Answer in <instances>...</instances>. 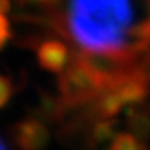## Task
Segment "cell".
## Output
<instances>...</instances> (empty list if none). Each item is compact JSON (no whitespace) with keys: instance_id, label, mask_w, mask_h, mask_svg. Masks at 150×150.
<instances>
[{"instance_id":"cell-1","label":"cell","mask_w":150,"mask_h":150,"mask_svg":"<svg viewBox=\"0 0 150 150\" xmlns=\"http://www.w3.org/2000/svg\"><path fill=\"white\" fill-rule=\"evenodd\" d=\"M54 26L78 50V56L104 59L134 70L141 54L150 56V2L53 3Z\"/></svg>"},{"instance_id":"cell-2","label":"cell","mask_w":150,"mask_h":150,"mask_svg":"<svg viewBox=\"0 0 150 150\" xmlns=\"http://www.w3.org/2000/svg\"><path fill=\"white\" fill-rule=\"evenodd\" d=\"M109 88L104 77L81 56H77V59L67 66L59 78L61 98L64 102L72 105L96 102Z\"/></svg>"},{"instance_id":"cell-3","label":"cell","mask_w":150,"mask_h":150,"mask_svg":"<svg viewBox=\"0 0 150 150\" xmlns=\"http://www.w3.org/2000/svg\"><path fill=\"white\" fill-rule=\"evenodd\" d=\"M11 137L21 150H43L50 142V131L40 120L27 118L13 126Z\"/></svg>"},{"instance_id":"cell-4","label":"cell","mask_w":150,"mask_h":150,"mask_svg":"<svg viewBox=\"0 0 150 150\" xmlns=\"http://www.w3.org/2000/svg\"><path fill=\"white\" fill-rule=\"evenodd\" d=\"M37 59L38 64L45 70L62 74L69 66V59H70L69 46L62 40H56V38L45 40L37 48Z\"/></svg>"},{"instance_id":"cell-5","label":"cell","mask_w":150,"mask_h":150,"mask_svg":"<svg viewBox=\"0 0 150 150\" xmlns=\"http://www.w3.org/2000/svg\"><path fill=\"white\" fill-rule=\"evenodd\" d=\"M110 150H145V147L133 133H118L110 139Z\"/></svg>"},{"instance_id":"cell-6","label":"cell","mask_w":150,"mask_h":150,"mask_svg":"<svg viewBox=\"0 0 150 150\" xmlns=\"http://www.w3.org/2000/svg\"><path fill=\"white\" fill-rule=\"evenodd\" d=\"M11 94H13L11 80H10L8 77H5V75L0 74V109H2V107H5L10 102Z\"/></svg>"},{"instance_id":"cell-7","label":"cell","mask_w":150,"mask_h":150,"mask_svg":"<svg viewBox=\"0 0 150 150\" xmlns=\"http://www.w3.org/2000/svg\"><path fill=\"white\" fill-rule=\"evenodd\" d=\"M10 35H11V29H10V21L6 15L0 13V48L8 42Z\"/></svg>"},{"instance_id":"cell-8","label":"cell","mask_w":150,"mask_h":150,"mask_svg":"<svg viewBox=\"0 0 150 150\" xmlns=\"http://www.w3.org/2000/svg\"><path fill=\"white\" fill-rule=\"evenodd\" d=\"M10 10V3L8 2H3V0H0V13H3V15H6Z\"/></svg>"},{"instance_id":"cell-9","label":"cell","mask_w":150,"mask_h":150,"mask_svg":"<svg viewBox=\"0 0 150 150\" xmlns=\"http://www.w3.org/2000/svg\"><path fill=\"white\" fill-rule=\"evenodd\" d=\"M0 150H6V147H5V144H3L2 139H0Z\"/></svg>"}]
</instances>
